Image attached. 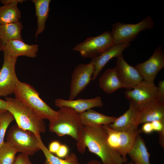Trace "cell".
I'll list each match as a JSON object with an SVG mask.
<instances>
[{"label":"cell","instance_id":"26","mask_svg":"<svg viewBox=\"0 0 164 164\" xmlns=\"http://www.w3.org/2000/svg\"><path fill=\"white\" fill-rule=\"evenodd\" d=\"M17 152L15 148L5 142L0 148V164H13Z\"/></svg>","mask_w":164,"mask_h":164},{"label":"cell","instance_id":"13","mask_svg":"<svg viewBox=\"0 0 164 164\" xmlns=\"http://www.w3.org/2000/svg\"><path fill=\"white\" fill-rule=\"evenodd\" d=\"M115 67L118 77L123 88L132 89L142 81L141 75L135 67L128 64L121 54L118 57Z\"/></svg>","mask_w":164,"mask_h":164},{"label":"cell","instance_id":"35","mask_svg":"<svg viewBox=\"0 0 164 164\" xmlns=\"http://www.w3.org/2000/svg\"><path fill=\"white\" fill-rule=\"evenodd\" d=\"M159 143L164 149V131L159 133Z\"/></svg>","mask_w":164,"mask_h":164},{"label":"cell","instance_id":"11","mask_svg":"<svg viewBox=\"0 0 164 164\" xmlns=\"http://www.w3.org/2000/svg\"><path fill=\"white\" fill-rule=\"evenodd\" d=\"M94 71L93 65L80 64L74 69L71 76L68 100H73L89 84Z\"/></svg>","mask_w":164,"mask_h":164},{"label":"cell","instance_id":"6","mask_svg":"<svg viewBox=\"0 0 164 164\" xmlns=\"http://www.w3.org/2000/svg\"><path fill=\"white\" fill-rule=\"evenodd\" d=\"M154 23L152 18L147 16L140 22L135 24L125 23L120 22L112 25L111 32L115 44L130 43L141 32L153 28Z\"/></svg>","mask_w":164,"mask_h":164},{"label":"cell","instance_id":"24","mask_svg":"<svg viewBox=\"0 0 164 164\" xmlns=\"http://www.w3.org/2000/svg\"><path fill=\"white\" fill-rule=\"evenodd\" d=\"M23 25L20 21L0 24V40L4 44L11 40L23 41L21 34Z\"/></svg>","mask_w":164,"mask_h":164},{"label":"cell","instance_id":"34","mask_svg":"<svg viewBox=\"0 0 164 164\" xmlns=\"http://www.w3.org/2000/svg\"><path fill=\"white\" fill-rule=\"evenodd\" d=\"M6 101L3 100L0 98V114L8 111L6 108Z\"/></svg>","mask_w":164,"mask_h":164},{"label":"cell","instance_id":"33","mask_svg":"<svg viewBox=\"0 0 164 164\" xmlns=\"http://www.w3.org/2000/svg\"><path fill=\"white\" fill-rule=\"evenodd\" d=\"M61 145L60 142L58 141H53L50 143L48 149V150L52 153L56 154Z\"/></svg>","mask_w":164,"mask_h":164},{"label":"cell","instance_id":"25","mask_svg":"<svg viewBox=\"0 0 164 164\" xmlns=\"http://www.w3.org/2000/svg\"><path fill=\"white\" fill-rule=\"evenodd\" d=\"M39 146L45 157L44 164H80L77 157L74 152L68 155L64 159L54 155L48 150L43 142L39 135L37 137Z\"/></svg>","mask_w":164,"mask_h":164},{"label":"cell","instance_id":"28","mask_svg":"<svg viewBox=\"0 0 164 164\" xmlns=\"http://www.w3.org/2000/svg\"><path fill=\"white\" fill-rule=\"evenodd\" d=\"M13 164H33V163L30 161L28 155L21 153L16 157Z\"/></svg>","mask_w":164,"mask_h":164},{"label":"cell","instance_id":"16","mask_svg":"<svg viewBox=\"0 0 164 164\" xmlns=\"http://www.w3.org/2000/svg\"><path fill=\"white\" fill-rule=\"evenodd\" d=\"M157 120H164V103L156 100L139 106V125Z\"/></svg>","mask_w":164,"mask_h":164},{"label":"cell","instance_id":"3","mask_svg":"<svg viewBox=\"0 0 164 164\" xmlns=\"http://www.w3.org/2000/svg\"><path fill=\"white\" fill-rule=\"evenodd\" d=\"M15 98L40 118L49 121L56 117L57 111L52 108L39 96L31 85L18 80L14 89Z\"/></svg>","mask_w":164,"mask_h":164},{"label":"cell","instance_id":"19","mask_svg":"<svg viewBox=\"0 0 164 164\" xmlns=\"http://www.w3.org/2000/svg\"><path fill=\"white\" fill-rule=\"evenodd\" d=\"M25 0H1L4 5L0 6V24L19 22L21 12L18 7V3H22Z\"/></svg>","mask_w":164,"mask_h":164},{"label":"cell","instance_id":"27","mask_svg":"<svg viewBox=\"0 0 164 164\" xmlns=\"http://www.w3.org/2000/svg\"><path fill=\"white\" fill-rule=\"evenodd\" d=\"M14 119L12 114L8 111L0 114V148L5 142L4 139L8 127Z\"/></svg>","mask_w":164,"mask_h":164},{"label":"cell","instance_id":"12","mask_svg":"<svg viewBox=\"0 0 164 164\" xmlns=\"http://www.w3.org/2000/svg\"><path fill=\"white\" fill-rule=\"evenodd\" d=\"M158 87L154 83L143 80L132 89L125 91V97L130 103L137 106L157 99Z\"/></svg>","mask_w":164,"mask_h":164},{"label":"cell","instance_id":"5","mask_svg":"<svg viewBox=\"0 0 164 164\" xmlns=\"http://www.w3.org/2000/svg\"><path fill=\"white\" fill-rule=\"evenodd\" d=\"M6 142L19 152L33 155L40 150L37 138L32 132L13 125L7 132Z\"/></svg>","mask_w":164,"mask_h":164},{"label":"cell","instance_id":"31","mask_svg":"<svg viewBox=\"0 0 164 164\" xmlns=\"http://www.w3.org/2000/svg\"><path fill=\"white\" fill-rule=\"evenodd\" d=\"M151 122L154 132L159 133L164 131V120H157Z\"/></svg>","mask_w":164,"mask_h":164},{"label":"cell","instance_id":"9","mask_svg":"<svg viewBox=\"0 0 164 164\" xmlns=\"http://www.w3.org/2000/svg\"><path fill=\"white\" fill-rule=\"evenodd\" d=\"M4 61L0 70V96L6 97L14 93L19 80L15 71L17 58L3 52Z\"/></svg>","mask_w":164,"mask_h":164},{"label":"cell","instance_id":"8","mask_svg":"<svg viewBox=\"0 0 164 164\" xmlns=\"http://www.w3.org/2000/svg\"><path fill=\"white\" fill-rule=\"evenodd\" d=\"M108 134V142L110 146L119 154L125 163L128 159L127 155L133 146L138 134L136 132L118 131L111 129L108 125H102Z\"/></svg>","mask_w":164,"mask_h":164},{"label":"cell","instance_id":"2","mask_svg":"<svg viewBox=\"0 0 164 164\" xmlns=\"http://www.w3.org/2000/svg\"><path fill=\"white\" fill-rule=\"evenodd\" d=\"M60 108L56 117L49 121L50 131L59 136H70L77 142L78 151L81 154L84 153L86 148L82 140L84 126L81 123L79 114L68 107Z\"/></svg>","mask_w":164,"mask_h":164},{"label":"cell","instance_id":"37","mask_svg":"<svg viewBox=\"0 0 164 164\" xmlns=\"http://www.w3.org/2000/svg\"><path fill=\"white\" fill-rule=\"evenodd\" d=\"M2 46H3V44L1 40H0V52L2 50Z\"/></svg>","mask_w":164,"mask_h":164},{"label":"cell","instance_id":"14","mask_svg":"<svg viewBox=\"0 0 164 164\" xmlns=\"http://www.w3.org/2000/svg\"><path fill=\"white\" fill-rule=\"evenodd\" d=\"M139 106L130 103L128 109L117 118L113 123L108 124L112 129L118 131L135 132L138 131Z\"/></svg>","mask_w":164,"mask_h":164},{"label":"cell","instance_id":"18","mask_svg":"<svg viewBox=\"0 0 164 164\" xmlns=\"http://www.w3.org/2000/svg\"><path fill=\"white\" fill-rule=\"evenodd\" d=\"M39 46L37 44L29 45L23 41L14 40L3 44L2 49L3 52L14 57L25 56L33 58L37 56Z\"/></svg>","mask_w":164,"mask_h":164},{"label":"cell","instance_id":"10","mask_svg":"<svg viewBox=\"0 0 164 164\" xmlns=\"http://www.w3.org/2000/svg\"><path fill=\"white\" fill-rule=\"evenodd\" d=\"M164 67V51L161 46L156 48L147 60L135 66L143 80L152 83H154L157 73Z\"/></svg>","mask_w":164,"mask_h":164},{"label":"cell","instance_id":"23","mask_svg":"<svg viewBox=\"0 0 164 164\" xmlns=\"http://www.w3.org/2000/svg\"><path fill=\"white\" fill-rule=\"evenodd\" d=\"M35 8L36 16L37 18V29L35 37L43 32L45 28L46 21L48 18L50 10V0H32Z\"/></svg>","mask_w":164,"mask_h":164},{"label":"cell","instance_id":"21","mask_svg":"<svg viewBox=\"0 0 164 164\" xmlns=\"http://www.w3.org/2000/svg\"><path fill=\"white\" fill-rule=\"evenodd\" d=\"M128 155L135 164H150V155L148 151L144 139L139 134L137 135L134 144Z\"/></svg>","mask_w":164,"mask_h":164},{"label":"cell","instance_id":"7","mask_svg":"<svg viewBox=\"0 0 164 164\" xmlns=\"http://www.w3.org/2000/svg\"><path fill=\"white\" fill-rule=\"evenodd\" d=\"M114 44L111 32L105 31L98 36L86 39L73 50L79 52L82 56L92 59Z\"/></svg>","mask_w":164,"mask_h":164},{"label":"cell","instance_id":"36","mask_svg":"<svg viewBox=\"0 0 164 164\" xmlns=\"http://www.w3.org/2000/svg\"><path fill=\"white\" fill-rule=\"evenodd\" d=\"M84 164H103L100 161L95 159H92L90 160Z\"/></svg>","mask_w":164,"mask_h":164},{"label":"cell","instance_id":"15","mask_svg":"<svg viewBox=\"0 0 164 164\" xmlns=\"http://www.w3.org/2000/svg\"><path fill=\"white\" fill-rule=\"evenodd\" d=\"M130 45V43L115 44L109 48L100 53L91 59L90 62L94 66V71L92 80H94L97 77L107 63L111 59L118 57Z\"/></svg>","mask_w":164,"mask_h":164},{"label":"cell","instance_id":"1","mask_svg":"<svg viewBox=\"0 0 164 164\" xmlns=\"http://www.w3.org/2000/svg\"><path fill=\"white\" fill-rule=\"evenodd\" d=\"M82 139L89 151L98 156L103 164H123V159L109 145L108 134L102 125L84 126Z\"/></svg>","mask_w":164,"mask_h":164},{"label":"cell","instance_id":"29","mask_svg":"<svg viewBox=\"0 0 164 164\" xmlns=\"http://www.w3.org/2000/svg\"><path fill=\"white\" fill-rule=\"evenodd\" d=\"M158 85L157 100L164 103V80H160Z\"/></svg>","mask_w":164,"mask_h":164},{"label":"cell","instance_id":"17","mask_svg":"<svg viewBox=\"0 0 164 164\" xmlns=\"http://www.w3.org/2000/svg\"><path fill=\"white\" fill-rule=\"evenodd\" d=\"M55 104L59 108L64 107L70 108L80 114L93 108H101L104 103L101 97L97 96L90 99L79 98L73 100L58 98L55 100Z\"/></svg>","mask_w":164,"mask_h":164},{"label":"cell","instance_id":"38","mask_svg":"<svg viewBox=\"0 0 164 164\" xmlns=\"http://www.w3.org/2000/svg\"><path fill=\"white\" fill-rule=\"evenodd\" d=\"M125 164H135L132 161L125 163Z\"/></svg>","mask_w":164,"mask_h":164},{"label":"cell","instance_id":"4","mask_svg":"<svg viewBox=\"0 0 164 164\" xmlns=\"http://www.w3.org/2000/svg\"><path fill=\"white\" fill-rule=\"evenodd\" d=\"M8 111L13 115L17 125L25 130L30 131L37 137L46 131L43 119L39 117L15 98L6 97Z\"/></svg>","mask_w":164,"mask_h":164},{"label":"cell","instance_id":"30","mask_svg":"<svg viewBox=\"0 0 164 164\" xmlns=\"http://www.w3.org/2000/svg\"><path fill=\"white\" fill-rule=\"evenodd\" d=\"M69 149L66 145H61L59 149L56 153L57 157L60 158H64L69 155Z\"/></svg>","mask_w":164,"mask_h":164},{"label":"cell","instance_id":"22","mask_svg":"<svg viewBox=\"0 0 164 164\" xmlns=\"http://www.w3.org/2000/svg\"><path fill=\"white\" fill-rule=\"evenodd\" d=\"M98 81L100 87L108 94L123 88L118 77L115 67L107 69L100 77Z\"/></svg>","mask_w":164,"mask_h":164},{"label":"cell","instance_id":"20","mask_svg":"<svg viewBox=\"0 0 164 164\" xmlns=\"http://www.w3.org/2000/svg\"><path fill=\"white\" fill-rule=\"evenodd\" d=\"M79 114L81 123L84 126L108 125L114 122L117 118L104 115L92 109Z\"/></svg>","mask_w":164,"mask_h":164},{"label":"cell","instance_id":"32","mask_svg":"<svg viewBox=\"0 0 164 164\" xmlns=\"http://www.w3.org/2000/svg\"><path fill=\"white\" fill-rule=\"evenodd\" d=\"M141 132L149 134L154 132L151 122L144 123L140 129Z\"/></svg>","mask_w":164,"mask_h":164}]
</instances>
